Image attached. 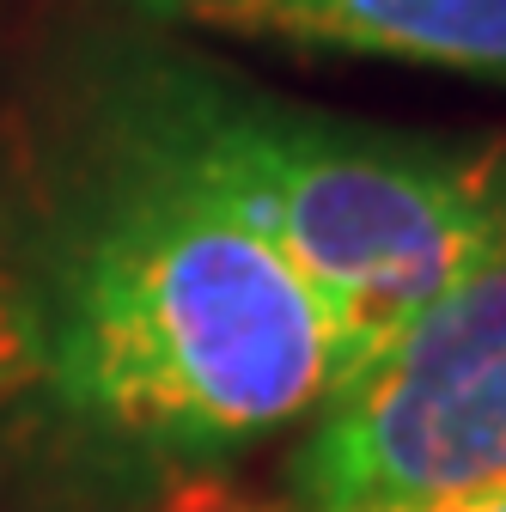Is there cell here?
<instances>
[{"mask_svg": "<svg viewBox=\"0 0 506 512\" xmlns=\"http://www.w3.org/2000/svg\"><path fill=\"white\" fill-rule=\"evenodd\" d=\"M31 330L55 397L159 458H232L311 421L360 360L263 232L122 159L61 220Z\"/></svg>", "mask_w": 506, "mask_h": 512, "instance_id": "cell-1", "label": "cell"}, {"mask_svg": "<svg viewBox=\"0 0 506 512\" xmlns=\"http://www.w3.org/2000/svg\"><path fill=\"white\" fill-rule=\"evenodd\" d=\"M98 141L104 159L159 171L263 232L324 293L360 360L506 250V147L360 128L189 55L129 49L104 68Z\"/></svg>", "mask_w": 506, "mask_h": 512, "instance_id": "cell-2", "label": "cell"}, {"mask_svg": "<svg viewBox=\"0 0 506 512\" xmlns=\"http://www.w3.org/2000/svg\"><path fill=\"white\" fill-rule=\"evenodd\" d=\"M293 512L506 488V250L397 324L311 415Z\"/></svg>", "mask_w": 506, "mask_h": 512, "instance_id": "cell-3", "label": "cell"}, {"mask_svg": "<svg viewBox=\"0 0 506 512\" xmlns=\"http://www.w3.org/2000/svg\"><path fill=\"white\" fill-rule=\"evenodd\" d=\"M147 19L427 61L506 86V0H129Z\"/></svg>", "mask_w": 506, "mask_h": 512, "instance_id": "cell-4", "label": "cell"}, {"mask_svg": "<svg viewBox=\"0 0 506 512\" xmlns=\"http://www.w3.org/2000/svg\"><path fill=\"white\" fill-rule=\"evenodd\" d=\"M378 512H506V488L446 494V500H415V506H378Z\"/></svg>", "mask_w": 506, "mask_h": 512, "instance_id": "cell-5", "label": "cell"}]
</instances>
